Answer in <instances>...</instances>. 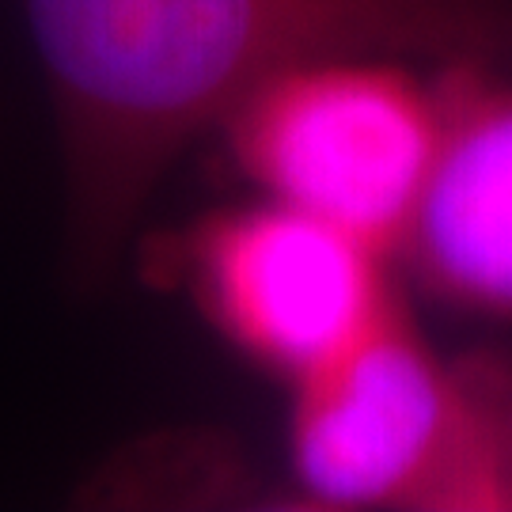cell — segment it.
<instances>
[{"instance_id": "3957f363", "label": "cell", "mask_w": 512, "mask_h": 512, "mask_svg": "<svg viewBox=\"0 0 512 512\" xmlns=\"http://www.w3.org/2000/svg\"><path fill=\"white\" fill-rule=\"evenodd\" d=\"M440 129V76L425 80L406 57L334 54L258 84L217 133L262 198L330 220L399 262Z\"/></svg>"}, {"instance_id": "7a4b0ae2", "label": "cell", "mask_w": 512, "mask_h": 512, "mask_svg": "<svg viewBox=\"0 0 512 512\" xmlns=\"http://www.w3.org/2000/svg\"><path fill=\"white\" fill-rule=\"evenodd\" d=\"M289 395V463L311 505L512 512L494 372L452 368L406 311Z\"/></svg>"}, {"instance_id": "5b68a950", "label": "cell", "mask_w": 512, "mask_h": 512, "mask_svg": "<svg viewBox=\"0 0 512 512\" xmlns=\"http://www.w3.org/2000/svg\"><path fill=\"white\" fill-rule=\"evenodd\" d=\"M440 95L437 160L399 262L440 304L512 323V73L448 61Z\"/></svg>"}, {"instance_id": "8992f818", "label": "cell", "mask_w": 512, "mask_h": 512, "mask_svg": "<svg viewBox=\"0 0 512 512\" xmlns=\"http://www.w3.org/2000/svg\"><path fill=\"white\" fill-rule=\"evenodd\" d=\"M494 380H497L501 406H505V425H509V440H512V376H505V372H494Z\"/></svg>"}, {"instance_id": "277c9868", "label": "cell", "mask_w": 512, "mask_h": 512, "mask_svg": "<svg viewBox=\"0 0 512 512\" xmlns=\"http://www.w3.org/2000/svg\"><path fill=\"white\" fill-rule=\"evenodd\" d=\"M167 262L205 323L285 387L334 365L403 311L395 258L262 194L194 220Z\"/></svg>"}, {"instance_id": "6da1fadb", "label": "cell", "mask_w": 512, "mask_h": 512, "mask_svg": "<svg viewBox=\"0 0 512 512\" xmlns=\"http://www.w3.org/2000/svg\"><path fill=\"white\" fill-rule=\"evenodd\" d=\"M65 183V262L110 281L186 148L293 65L334 54L512 61V0H19Z\"/></svg>"}]
</instances>
